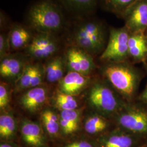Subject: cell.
Here are the masks:
<instances>
[{
  "instance_id": "cell-24",
  "label": "cell",
  "mask_w": 147,
  "mask_h": 147,
  "mask_svg": "<svg viewBox=\"0 0 147 147\" xmlns=\"http://www.w3.org/2000/svg\"><path fill=\"white\" fill-rule=\"evenodd\" d=\"M132 139L128 136L120 135L110 137L106 142L104 147H130Z\"/></svg>"
},
{
  "instance_id": "cell-9",
  "label": "cell",
  "mask_w": 147,
  "mask_h": 147,
  "mask_svg": "<svg viewBox=\"0 0 147 147\" xmlns=\"http://www.w3.org/2000/svg\"><path fill=\"white\" fill-rule=\"evenodd\" d=\"M121 126L131 131L147 132V114L140 111L129 112L119 118Z\"/></svg>"
},
{
  "instance_id": "cell-30",
  "label": "cell",
  "mask_w": 147,
  "mask_h": 147,
  "mask_svg": "<svg viewBox=\"0 0 147 147\" xmlns=\"http://www.w3.org/2000/svg\"><path fill=\"white\" fill-rule=\"evenodd\" d=\"M65 147H93L88 142L80 141L70 143Z\"/></svg>"
},
{
  "instance_id": "cell-17",
  "label": "cell",
  "mask_w": 147,
  "mask_h": 147,
  "mask_svg": "<svg viewBox=\"0 0 147 147\" xmlns=\"http://www.w3.org/2000/svg\"><path fill=\"white\" fill-rule=\"evenodd\" d=\"M79 116V111L76 110L62 111L59 123L65 134H72L78 129Z\"/></svg>"
},
{
  "instance_id": "cell-5",
  "label": "cell",
  "mask_w": 147,
  "mask_h": 147,
  "mask_svg": "<svg viewBox=\"0 0 147 147\" xmlns=\"http://www.w3.org/2000/svg\"><path fill=\"white\" fill-rule=\"evenodd\" d=\"M105 74L113 86L127 95L132 94L135 76L131 69L121 64H111L105 69Z\"/></svg>"
},
{
  "instance_id": "cell-10",
  "label": "cell",
  "mask_w": 147,
  "mask_h": 147,
  "mask_svg": "<svg viewBox=\"0 0 147 147\" xmlns=\"http://www.w3.org/2000/svg\"><path fill=\"white\" fill-rule=\"evenodd\" d=\"M64 9L76 16L91 15L94 11L98 0H56Z\"/></svg>"
},
{
  "instance_id": "cell-12",
  "label": "cell",
  "mask_w": 147,
  "mask_h": 147,
  "mask_svg": "<svg viewBox=\"0 0 147 147\" xmlns=\"http://www.w3.org/2000/svg\"><path fill=\"white\" fill-rule=\"evenodd\" d=\"M47 98V92L42 87H34L23 95L21 103L28 110H37L45 102Z\"/></svg>"
},
{
  "instance_id": "cell-22",
  "label": "cell",
  "mask_w": 147,
  "mask_h": 147,
  "mask_svg": "<svg viewBox=\"0 0 147 147\" xmlns=\"http://www.w3.org/2000/svg\"><path fill=\"white\" fill-rule=\"evenodd\" d=\"M76 48L81 70V74L84 75L88 74L93 70L94 67L93 58L89 53L79 47H76Z\"/></svg>"
},
{
  "instance_id": "cell-7",
  "label": "cell",
  "mask_w": 147,
  "mask_h": 147,
  "mask_svg": "<svg viewBox=\"0 0 147 147\" xmlns=\"http://www.w3.org/2000/svg\"><path fill=\"white\" fill-rule=\"evenodd\" d=\"M91 104L98 110L112 112L117 107V101L112 92L107 87L97 84L90 90L89 96Z\"/></svg>"
},
{
  "instance_id": "cell-3",
  "label": "cell",
  "mask_w": 147,
  "mask_h": 147,
  "mask_svg": "<svg viewBox=\"0 0 147 147\" xmlns=\"http://www.w3.org/2000/svg\"><path fill=\"white\" fill-rule=\"evenodd\" d=\"M130 32L126 27L111 28L107 45L101 55L102 60L120 61L129 55Z\"/></svg>"
},
{
  "instance_id": "cell-2",
  "label": "cell",
  "mask_w": 147,
  "mask_h": 147,
  "mask_svg": "<svg viewBox=\"0 0 147 147\" xmlns=\"http://www.w3.org/2000/svg\"><path fill=\"white\" fill-rule=\"evenodd\" d=\"M65 32L71 47H79L90 55L101 51L105 45L106 30L103 23L88 16H76Z\"/></svg>"
},
{
  "instance_id": "cell-27",
  "label": "cell",
  "mask_w": 147,
  "mask_h": 147,
  "mask_svg": "<svg viewBox=\"0 0 147 147\" xmlns=\"http://www.w3.org/2000/svg\"><path fill=\"white\" fill-rule=\"evenodd\" d=\"M42 78V69L39 64H34L33 71L32 76L30 87H36L40 84Z\"/></svg>"
},
{
  "instance_id": "cell-26",
  "label": "cell",
  "mask_w": 147,
  "mask_h": 147,
  "mask_svg": "<svg viewBox=\"0 0 147 147\" xmlns=\"http://www.w3.org/2000/svg\"><path fill=\"white\" fill-rule=\"evenodd\" d=\"M11 49L8 32H1L0 34V56L1 59H2L8 55V51Z\"/></svg>"
},
{
  "instance_id": "cell-31",
  "label": "cell",
  "mask_w": 147,
  "mask_h": 147,
  "mask_svg": "<svg viewBox=\"0 0 147 147\" xmlns=\"http://www.w3.org/2000/svg\"><path fill=\"white\" fill-rule=\"evenodd\" d=\"M142 97H143V99L147 102V89L144 92L143 94L142 95Z\"/></svg>"
},
{
  "instance_id": "cell-1",
  "label": "cell",
  "mask_w": 147,
  "mask_h": 147,
  "mask_svg": "<svg viewBox=\"0 0 147 147\" xmlns=\"http://www.w3.org/2000/svg\"><path fill=\"white\" fill-rule=\"evenodd\" d=\"M63 8L55 0H39L30 6L25 24L36 32L60 35L64 33L69 22Z\"/></svg>"
},
{
  "instance_id": "cell-33",
  "label": "cell",
  "mask_w": 147,
  "mask_h": 147,
  "mask_svg": "<svg viewBox=\"0 0 147 147\" xmlns=\"http://www.w3.org/2000/svg\"><path fill=\"white\" fill-rule=\"evenodd\" d=\"M146 39H147V36H146Z\"/></svg>"
},
{
  "instance_id": "cell-28",
  "label": "cell",
  "mask_w": 147,
  "mask_h": 147,
  "mask_svg": "<svg viewBox=\"0 0 147 147\" xmlns=\"http://www.w3.org/2000/svg\"><path fill=\"white\" fill-rule=\"evenodd\" d=\"M14 22L11 21L10 18L5 11L1 10L0 12V30L1 32H8Z\"/></svg>"
},
{
  "instance_id": "cell-15",
  "label": "cell",
  "mask_w": 147,
  "mask_h": 147,
  "mask_svg": "<svg viewBox=\"0 0 147 147\" xmlns=\"http://www.w3.org/2000/svg\"><path fill=\"white\" fill-rule=\"evenodd\" d=\"M129 55L134 58L141 59L147 53V39L144 33H130L128 40Z\"/></svg>"
},
{
  "instance_id": "cell-8",
  "label": "cell",
  "mask_w": 147,
  "mask_h": 147,
  "mask_svg": "<svg viewBox=\"0 0 147 147\" xmlns=\"http://www.w3.org/2000/svg\"><path fill=\"white\" fill-rule=\"evenodd\" d=\"M36 33L25 24L14 22L8 31L11 49L17 50L27 47Z\"/></svg>"
},
{
  "instance_id": "cell-23",
  "label": "cell",
  "mask_w": 147,
  "mask_h": 147,
  "mask_svg": "<svg viewBox=\"0 0 147 147\" xmlns=\"http://www.w3.org/2000/svg\"><path fill=\"white\" fill-rule=\"evenodd\" d=\"M56 103L62 111L76 110L78 106L77 101L72 95L64 93H59L57 95Z\"/></svg>"
},
{
  "instance_id": "cell-25",
  "label": "cell",
  "mask_w": 147,
  "mask_h": 147,
  "mask_svg": "<svg viewBox=\"0 0 147 147\" xmlns=\"http://www.w3.org/2000/svg\"><path fill=\"white\" fill-rule=\"evenodd\" d=\"M33 68L34 64H26L25 66L21 72L18 82V87L20 89L30 87Z\"/></svg>"
},
{
  "instance_id": "cell-13",
  "label": "cell",
  "mask_w": 147,
  "mask_h": 147,
  "mask_svg": "<svg viewBox=\"0 0 147 147\" xmlns=\"http://www.w3.org/2000/svg\"><path fill=\"white\" fill-rule=\"evenodd\" d=\"M21 134L24 140L33 147H40L43 144L42 130L38 124L31 121H25L21 126Z\"/></svg>"
},
{
  "instance_id": "cell-19",
  "label": "cell",
  "mask_w": 147,
  "mask_h": 147,
  "mask_svg": "<svg viewBox=\"0 0 147 147\" xmlns=\"http://www.w3.org/2000/svg\"><path fill=\"white\" fill-rule=\"evenodd\" d=\"M44 125L47 132L51 135H55L58 133L60 123L56 115L51 111L46 110L42 115Z\"/></svg>"
},
{
  "instance_id": "cell-14",
  "label": "cell",
  "mask_w": 147,
  "mask_h": 147,
  "mask_svg": "<svg viewBox=\"0 0 147 147\" xmlns=\"http://www.w3.org/2000/svg\"><path fill=\"white\" fill-rule=\"evenodd\" d=\"M26 64L16 56L7 55L1 59L0 73L3 77H14L22 72Z\"/></svg>"
},
{
  "instance_id": "cell-16",
  "label": "cell",
  "mask_w": 147,
  "mask_h": 147,
  "mask_svg": "<svg viewBox=\"0 0 147 147\" xmlns=\"http://www.w3.org/2000/svg\"><path fill=\"white\" fill-rule=\"evenodd\" d=\"M65 62V59L62 56H55L49 58L45 65V73L49 82H56L62 78Z\"/></svg>"
},
{
  "instance_id": "cell-11",
  "label": "cell",
  "mask_w": 147,
  "mask_h": 147,
  "mask_svg": "<svg viewBox=\"0 0 147 147\" xmlns=\"http://www.w3.org/2000/svg\"><path fill=\"white\" fill-rule=\"evenodd\" d=\"M87 79L84 75L70 71L60 82V88L62 93L73 95L79 92L87 84Z\"/></svg>"
},
{
  "instance_id": "cell-4",
  "label": "cell",
  "mask_w": 147,
  "mask_h": 147,
  "mask_svg": "<svg viewBox=\"0 0 147 147\" xmlns=\"http://www.w3.org/2000/svg\"><path fill=\"white\" fill-rule=\"evenodd\" d=\"M59 36L36 32L26 47L27 54L32 58L43 59L53 57L59 50Z\"/></svg>"
},
{
  "instance_id": "cell-32",
  "label": "cell",
  "mask_w": 147,
  "mask_h": 147,
  "mask_svg": "<svg viewBox=\"0 0 147 147\" xmlns=\"http://www.w3.org/2000/svg\"><path fill=\"white\" fill-rule=\"evenodd\" d=\"M0 147H13L8 144H1Z\"/></svg>"
},
{
  "instance_id": "cell-18",
  "label": "cell",
  "mask_w": 147,
  "mask_h": 147,
  "mask_svg": "<svg viewBox=\"0 0 147 147\" xmlns=\"http://www.w3.org/2000/svg\"><path fill=\"white\" fill-rule=\"evenodd\" d=\"M105 8L112 13L120 15L138 0H101Z\"/></svg>"
},
{
  "instance_id": "cell-20",
  "label": "cell",
  "mask_w": 147,
  "mask_h": 147,
  "mask_svg": "<svg viewBox=\"0 0 147 147\" xmlns=\"http://www.w3.org/2000/svg\"><path fill=\"white\" fill-rule=\"evenodd\" d=\"M16 130V121L9 115L0 117V135L2 138H8L12 136Z\"/></svg>"
},
{
  "instance_id": "cell-29",
  "label": "cell",
  "mask_w": 147,
  "mask_h": 147,
  "mask_svg": "<svg viewBox=\"0 0 147 147\" xmlns=\"http://www.w3.org/2000/svg\"><path fill=\"white\" fill-rule=\"evenodd\" d=\"M9 102L8 92L5 86L1 84L0 86V107L4 108Z\"/></svg>"
},
{
  "instance_id": "cell-6",
  "label": "cell",
  "mask_w": 147,
  "mask_h": 147,
  "mask_svg": "<svg viewBox=\"0 0 147 147\" xmlns=\"http://www.w3.org/2000/svg\"><path fill=\"white\" fill-rule=\"evenodd\" d=\"M121 16L130 33H144L147 30V0L137 1Z\"/></svg>"
},
{
  "instance_id": "cell-21",
  "label": "cell",
  "mask_w": 147,
  "mask_h": 147,
  "mask_svg": "<svg viewBox=\"0 0 147 147\" xmlns=\"http://www.w3.org/2000/svg\"><path fill=\"white\" fill-rule=\"evenodd\" d=\"M106 121L99 116H93L88 118L84 124L86 131L90 134H94L104 130L106 127Z\"/></svg>"
}]
</instances>
